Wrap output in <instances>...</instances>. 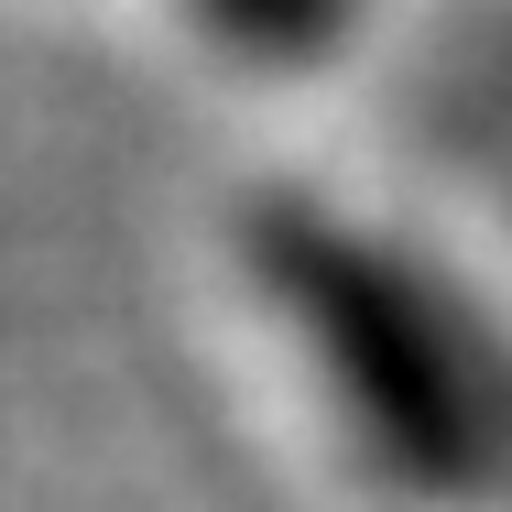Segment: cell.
I'll use <instances>...</instances> for the list:
<instances>
[{
    "instance_id": "1",
    "label": "cell",
    "mask_w": 512,
    "mask_h": 512,
    "mask_svg": "<svg viewBox=\"0 0 512 512\" xmlns=\"http://www.w3.org/2000/svg\"><path fill=\"white\" fill-rule=\"evenodd\" d=\"M240 262L316 349L338 414L404 491L480 502L512 480V360L414 251L284 186L240 207Z\"/></svg>"
},
{
    "instance_id": "2",
    "label": "cell",
    "mask_w": 512,
    "mask_h": 512,
    "mask_svg": "<svg viewBox=\"0 0 512 512\" xmlns=\"http://www.w3.org/2000/svg\"><path fill=\"white\" fill-rule=\"evenodd\" d=\"M197 11L218 22V44L251 55V66H316V55H338V33H349L360 0H197Z\"/></svg>"
}]
</instances>
